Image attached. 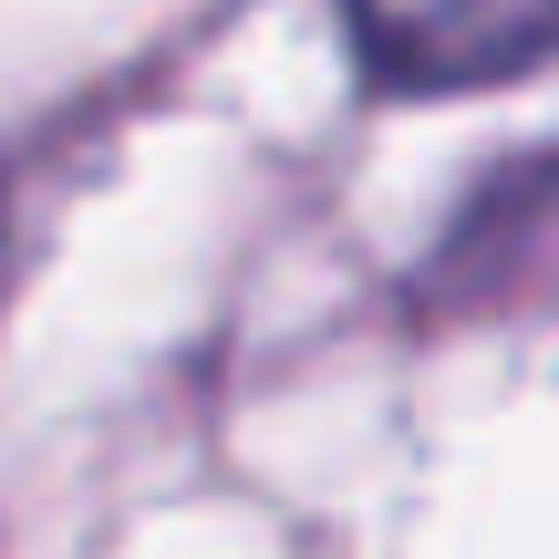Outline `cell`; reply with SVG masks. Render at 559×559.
Listing matches in <instances>:
<instances>
[{"label": "cell", "mask_w": 559, "mask_h": 559, "mask_svg": "<svg viewBox=\"0 0 559 559\" xmlns=\"http://www.w3.org/2000/svg\"><path fill=\"white\" fill-rule=\"evenodd\" d=\"M353 41L404 94L508 83L559 52V0H353Z\"/></svg>", "instance_id": "1"}]
</instances>
